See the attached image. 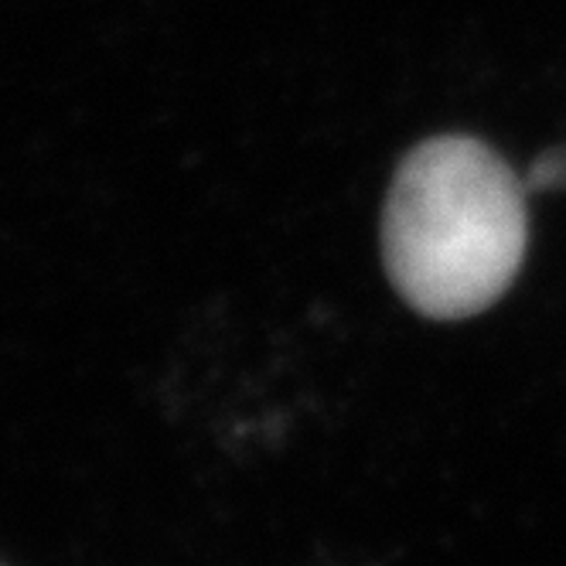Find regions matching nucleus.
Instances as JSON below:
<instances>
[{"label":"nucleus","instance_id":"nucleus-1","mask_svg":"<svg viewBox=\"0 0 566 566\" xmlns=\"http://www.w3.org/2000/svg\"><path fill=\"white\" fill-rule=\"evenodd\" d=\"M525 181L474 137L417 144L389 185L382 263L417 314L461 321L489 311L530 247Z\"/></svg>","mask_w":566,"mask_h":566},{"label":"nucleus","instance_id":"nucleus-2","mask_svg":"<svg viewBox=\"0 0 566 566\" xmlns=\"http://www.w3.org/2000/svg\"><path fill=\"white\" fill-rule=\"evenodd\" d=\"M525 188L530 191H556V188H566V144L563 147H553L546 150L536 165L525 175Z\"/></svg>","mask_w":566,"mask_h":566}]
</instances>
